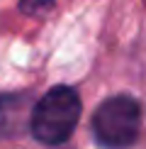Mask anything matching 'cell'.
I'll list each match as a JSON object with an SVG mask.
<instances>
[{
    "label": "cell",
    "mask_w": 146,
    "mask_h": 149,
    "mask_svg": "<svg viewBox=\"0 0 146 149\" xmlns=\"http://www.w3.org/2000/svg\"><path fill=\"white\" fill-rule=\"evenodd\" d=\"M81 117V98L68 86H56L34 105L32 134L44 144H61L73 134Z\"/></svg>",
    "instance_id": "obj_1"
},
{
    "label": "cell",
    "mask_w": 146,
    "mask_h": 149,
    "mask_svg": "<svg viewBox=\"0 0 146 149\" xmlns=\"http://www.w3.org/2000/svg\"><path fill=\"white\" fill-rule=\"evenodd\" d=\"M141 110L129 95H114L97 108L93 117V134L107 149H127L139 137Z\"/></svg>",
    "instance_id": "obj_2"
},
{
    "label": "cell",
    "mask_w": 146,
    "mask_h": 149,
    "mask_svg": "<svg viewBox=\"0 0 146 149\" xmlns=\"http://www.w3.org/2000/svg\"><path fill=\"white\" fill-rule=\"evenodd\" d=\"M20 117V98H0V139L8 137Z\"/></svg>",
    "instance_id": "obj_3"
},
{
    "label": "cell",
    "mask_w": 146,
    "mask_h": 149,
    "mask_svg": "<svg viewBox=\"0 0 146 149\" xmlns=\"http://www.w3.org/2000/svg\"><path fill=\"white\" fill-rule=\"evenodd\" d=\"M54 0H20V10L22 12H39V10H44L49 8Z\"/></svg>",
    "instance_id": "obj_4"
}]
</instances>
